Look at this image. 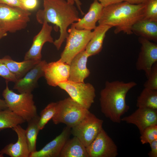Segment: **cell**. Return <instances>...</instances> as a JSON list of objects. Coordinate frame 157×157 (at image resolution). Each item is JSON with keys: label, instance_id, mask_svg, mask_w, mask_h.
Instances as JSON below:
<instances>
[{"label": "cell", "instance_id": "12", "mask_svg": "<svg viewBox=\"0 0 157 157\" xmlns=\"http://www.w3.org/2000/svg\"><path fill=\"white\" fill-rule=\"evenodd\" d=\"M47 63L41 60L29 70L22 78L15 83L13 88L20 93H31L36 87L38 81L44 76V68Z\"/></svg>", "mask_w": 157, "mask_h": 157}, {"label": "cell", "instance_id": "25", "mask_svg": "<svg viewBox=\"0 0 157 157\" xmlns=\"http://www.w3.org/2000/svg\"><path fill=\"white\" fill-rule=\"evenodd\" d=\"M40 116H36L28 122L27 127L25 130V134L29 149L30 153L36 151V140L40 130L38 127Z\"/></svg>", "mask_w": 157, "mask_h": 157}, {"label": "cell", "instance_id": "37", "mask_svg": "<svg viewBox=\"0 0 157 157\" xmlns=\"http://www.w3.org/2000/svg\"><path fill=\"white\" fill-rule=\"evenodd\" d=\"M75 3H76V6L79 10L80 11L81 15H83L84 14V13L82 11L81 8V5L82 3L79 0H74Z\"/></svg>", "mask_w": 157, "mask_h": 157}, {"label": "cell", "instance_id": "4", "mask_svg": "<svg viewBox=\"0 0 157 157\" xmlns=\"http://www.w3.org/2000/svg\"><path fill=\"white\" fill-rule=\"evenodd\" d=\"M2 92L8 108L28 122L37 115V108L31 93L17 94L10 89L8 82Z\"/></svg>", "mask_w": 157, "mask_h": 157}, {"label": "cell", "instance_id": "36", "mask_svg": "<svg viewBox=\"0 0 157 157\" xmlns=\"http://www.w3.org/2000/svg\"><path fill=\"white\" fill-rule=\"evenodd\" d=\"M148 0H123L129 3L133 4H138L143 3L146 2Z\"/></svg>", "mask_w": 157, "mask_h": 157}, {"label": "cell", "instance_id": "30", "mask_svg": "<svg viewBox=\"0 0 157 157\" xmlns=\"http://www.w3.org/2000/svg\"><path fill=\"white\" fill-rule=\"evenodd\" d=\"M147 78L144 84V88L157 90V62L152 66Z\"/></svg>", "mask_w": 157, "mask_h": 157}, {"label": "cell", "instance_id": "29", "mask_svg": "<svg viewBox=\"0 0 157 157\" xmlns=\"http://www.w3.org/2000/svg\"><path fill=\"white\" fill-rule=\"evenodd\" d=\"M145 3L144 18L157 21V0H148Z\"/></svg>", "mask_w": 157, "mask_h": 157}, {"label": "cell", "instance_id": "10", "mask_svg": "<svg viewBox=\"0 0 157 157\" xmlns=\"http://www.w3.org/2000/svg\"><path fill=\"white\" fill-rule=\"evenodd\" d=\"M86 149L89 157H116L118 154L117 146L103 129Z\"/></svg>", "mask_w": 157, "mask_h": 157}, {"label": "cell", "instance_id": "17", "mask_svg": "<svg viewBox=\"0 0 157 157\" xmlns=\"http://www.w3.org/2000/svg\"><path fill=\"white\" fill-rule=\"evenodd\" d=\"M12 129L16 133L17 140L15 143L7 145L0 151V154L11 157H29L30 154L25 134V130L20 124Z\"/></svg>", "mask_w": 157, "mask_h": 157}, {"label": "cell", "instance_id": "28", "mask_svg": "<svg viewBox=\"0 0 157 157\" xmlns=\"http://www.w3.org/2000/svg\"><path fill=\"white\" fill-rule=\"evenodd\" d=\"M140 134V139L142 144L150 143L157 139V124L147 127Z\"/></svg>", "mask_w": 157, "mask_h": 157}, {"label": "cell", "instance_id": "21", "mask_svg": "<svg viewBox=\"0 0 157 157\" xmlns=\"http://www.w3.org/2000/svg\"><path fill=\"white\" fill-rule=\"evenodd\" d=\"M1 59L17 80L22 78L41 61L29 60H24L22 62H17L13 60L8 56H5Z\"/></svg>", "mask_w": 157, "mask_h": 157}, {"label": "cell", "instance_id": "7", "mask_svg": "<svg viewBox=\"0 0 157 157\" xmlns=\"http://www.w3.org/2000/svg\"><path fill=\"white\" fill-rule=\"evenodd\" d=\"M67 32L68 35L66 39V44L60 59L69 65L75 56L85 50L94 35V32L78 30L72 25Z\"/></svg>", "mask_w": 157, "mask_h": 157}, {"label": "cell", "instance_id": "1", "mask_svg": "<svg viewBox=\"0 0 157 157\" xmlns=\"http://www.w3.org/2000/svg\"><path fill=\"white\" fill-rule=\"evenodd\" d=\"M43 0V8L38 11L36 19L40 24L50 23L59 28V37L53 43L58 50L68 35V27L80 19L79 12L74 4L67 0Z\"/></svg>", "mask_w": 157, "mask_h": 157}, {"label": "cell", "instance_id": "18", "mask_svg": "<svg viewBox=\"0 0 157 157\" xmlns=\"http://www.w3.org/2000/svg\"><path fill=\"white\" fill-rule=\"evenodd\" d=\"M89 57L85 50L77 54L73 58L70 64L69 81L78 83L84 82V79L90 74L87 67L88 59Z\"/></svg>", "mask_w": 157, "mask_h": 157}, {"label": "cell", "instance_id": "24", "mask_svg": "<svg viewBox=\"0 0 157 157\" xmlns=\"http://www.w3.org/2000/svg\"><path fill=\"white\" fill-rule=\"evenodd\" d=\"M136 105L138 108L157 110V90L144 88L138 97Z\"/></svg>", "mask_w": 157, "mask_h": 157}, {"label": "cell", "instance_id": "41", "mask_svg": "<svg viewBox=\"0 0 157 157\" xmlns=\"http://www.w3.org/2000/svg\"><path fill=\"white\" fill-rule=\"evenodd\" d=\"M3 157V155L0 154V157Z\"/></svg>", "mask_w": 157, "mask_h": 157}, {"label": "cell", "instance_id": "34", "mask_svg": "<svg viewBox=\"0 0 157 157\" xmlns=\"http://www.w3.org/2000/svg\"><path fill=\"white\" fill-rule=\"evenodd\" d=\"M151 150L148 153L149 157H157V139L149 143Z\"/></svg>", "mask_w": 157, "mask_h": 157}, {"label": "cell", "instance_id": "3", "mask_svg": "<svg viewBox=\"0 0 157 157\" xmlns=\"http://www.w3.org/2000/svg\"><path fill=\"white\" fill-rule=\"evenodd\" d=\"M137 84L134 81L106 82L101 91L99 99L101 111L106 117L113 122H121V116L129 109L126 102V94Z\"/></svg>", "mask_w": 157, "mask_h": 157}, {"label": "cell", "instance_id": "16", "mask_svg": "<svg viewBox=\"0 0 157 157\" xmlns=\"http://www.w3.org/2000/svg\"><path fill=\"white\" fill-rule=\"evenodd\" d=\"M71 128L66 126L61 133L40 150L31 153L29 157H58L70 134Z\"/></svg>", "mask_w": 157, "mask_h": 157}, {"label": "cell", "instance_id": "11", "mask_svg": "<svg viewBox=\"0 0 157 157\" xmlns=\"http://www.w3.org/2000/svg\"><path fill=\"white\" fill-rule=\"evenodd\" d=\"M138 41L141 44L140 51L136 63V67L143 71L147 78L153 65L157 62V44L156 43L140 37Z\"/></svg>", "mask_w": 157, "mask_h": 157}, {"label": "cell", "instance_id": "23", "mask_svg": "<svg viewBox=\"0 0 157 157\" xmlns=\"http://www.w3.org/2000/svg\"><path fill=\"white\" fill-rule=\"evenodd\" d=\"M60 157H89L86 147L76 137L68 139L64 145Z\"/></svg>", "mask_w": 157, "mask_h": 157}, {"label": "cell", "instance_id": "31", "mask_svg": "<svg viewBox=\"0 0 157 157\" xmlns=\"http://www.w3.org/2000/svg\"><path fill=\"white\" fill-rule=\"evenodd\" d=\"M0 76L5 79L6 81L8 82L15 83L17 80L1 59H0Z\"/></svg>", "mask_w": 157, "mask_h": 157}, {"label": "cell", "instance_id": "9", "mask_svg": "<svg viewBox=\"0 0 157 157\" xmlns=\"http://www.w3.org/2000/svg\"><path fill=\"white\" fill-rule=\"evenodd\" d=\"M57 86L66 91L72 99L88 110L94 102L95 90L90 83L68 80L59 83Z\"/></svg>", "mask_w": 157, "mask_h": 157}, {"label": "cell", "instance_id": "13", "mask_svg": "<svg viewBox=\"0 0 157 157\" xmlns=\"http://www.w3.org/2000/svg\"><path fill=\"white\" fill-rule=\"evenodd\" d=\"M42 24L41 30L34 37L31 47L25 54L24 60H42L41 51L44 44L47 42L53 43L51 35L52 26L46 22Z\"/></svg>", "mask_w": 157, "mask_h": 157}, {"label": "cell", "instance_id": "35", "mask_svg": "<svg viewBox=\"0 0 157 157\" xmlns=\"http://www.w3.org/2000/svg\"><path fill=\"white\" fill-rule=\"evenodd\" d=\"M104 7L123 1V0H97Z\"/></svg>", "mask_w": 157, "mask_h": 157}, {"label": "cell", "instance_id": "39", "mask_svg": "<svg viewBox=\"0 0 157 157\" xmlns=\"http://www.w3.org/2000/svg\"><path fill=\"white\" fill-rule=\"evenodd\" d=\"M7 32L2 28H0V40L6 36Z\"/></svg>", "mask_w": 157, "mask_h": 157}, {"label": "cell", "instance_id": "14", "mask_svg": "<svg viewBox=\"0 0 157 157\" xmlns=\"http://www.w3.org/2000/svg\"><path fill=\"white\" fill-rule=\"evenodd\" d=\"M69 70V65L59 59L47 63L44 68V77L48 85L56 87L59 83L68 80Z\"/></svg>", "mask_w": 157, "mask_h": 157}, {"label": "cell", "instance_id": "38", "mask_svg": "<svg viewBox=\"0 0 157 157\" xmlns=\"http://www.w3.org/2000/svg\"><path fill=\"white\" fill-rule=\"evenodd\" d=\"M7 108H8L4 100L0 98V110H4Z\"/></svg>", "mask_w": 157, "mask_h": 157}, {"label": "cell", "instance_id": "32", "mask_svg": "<svg viewBox=\"0 0 157 157\" xmlns=\"http://www.w3.org/2000/svg\"><path fill=\"white\" fill-rule=\"evenodd\" d=\"M22 2L24 9L28 11L35 9L38 3V0H24Z\"/></svg>", "mask_w": 157, "mask_h": 157}, {"label": "cell", "instance_id": "40", "mask_svg": "<svg viewBox=\"0 0 157 157\" xmlns=\"http://www.w3.org/2000/svg\"><path fill=\"white\" fill-rule=\"evenodd\" d=\"M67 1L72 4H74L75 2L74 0H67Z\"/></svg>", "mask_w": 157, "mask_h": 157}, {"label": "cell", "instance_id": "22", "mask_svg": "<svg viewBox=\"0 0 157 157\" xmlns=\"http://www.w3.org/2000/svg\"><path fill=\"white\" fill-rule=\"evenodd\" d=\"M111 27L107 25H100L94 30V35L85 49L89 57L96 55L102 50L106 33Z\"/></svg>", "mask_w": 157, "mask_h": 157}, {"label": "cell", "instance_id": "20", "mask_svg": "<svg viewBox=\"0 0 157 157\" xmlns=\"http://www.w3.org/2000/svg\"><path fill=\"white\" fill-rule=\"evenodd\" d=\"M132 31L137 35L157 41V21L143 18L133 24Z\"/></svg>", "mask_w": 157, "mask_h": 157}, {"label": "cell", "instance_id": "26", "mask_svg": "<svg viewBox=\"0 0 157 157\" xmlns=\"http://www.w3.org/2000/svg\"><path fill=\"white\" fill-rule=\"evenodd\" d=\"M25 122L8 108L0 110V131L6 129H12Z\"/></svg>", "mask_w": 157, "mask_h": 157}, {"label": "cell", "instance_id": "33", "mask_svg": "<svg viewBox=\"0 0 157 157\" xmlns=\"http://www.w3.org/2000/svg\"><path fill=\"white\" fill-rule=\"evenodd\" d=\"M0 3L25 10L22 2L19 0H0Z\"/></svg>", "mask_w": 157, "mask_h": 157}, {"label": "cell", "instance_id": "8", "mask_svg": "<svg viewBox=\"0 0 157 157\" xmlns=\"http://www.w3.org/2000/svg\"><path fill=\"white\" fill-rule=\"evenodd\" d=\"M103 121L90 111L77 125L71 128V133L87 147L102 129Z\"/></svg>", "mask_w": 157, "mask_h": 157}, {"label": "cell", "instance_id": "42", "mask_svg": "<svg viewBox=\"0 0 157 157\" xmlns=\"http://www.w3.org/2000/svg\"><path fill=\"white\" fill-rule=\"evenodd\" d=\"M19 1H20L21 2H22V1H23L24 0H19Z\"/></svg>", "mask_w": 157, "mask_h": 157}, {"label": "cell", "instance_id": "5", "mask_svg": "<svg viewBox=\"0 0 157 157\" xmlns=\"http://www.w3.org/2000/svg\"><path fill=\"white\" fill-rule=\"evenodd\" d=\"M56 103L55 113L52 119L53 123L55 124L63 123L71 129L78 124L90 111L70 97Z\"/></svg>", "mask_w": 157, "mask_h": 157}, {"label": "cell", "instance_id": "19", "mask_svg": "<svg viewBox=\"0 0 157 157\" xmlns=\"http://www.w3.org/2000/svg\"><path fill=\"white\" fill-rule=\"evenodd\" d=\"M104 7L99 1L94 0L84 17L72 25L78 30H94L97 26V22L101 17Z\"/></svg>", "mask_w": 157, "mask_h": 157}, {"label": "cell", "instance_id": "27", "mask_svg": "<svg viewBox=\"0 0 157 157\" xmlns=\"http://www.w3.org/2000/svg\"><path fill=\"white\" fill-rule=\"evenodd\" d=\"M56 104V102L51 103L41 111L38 122V127L40 130L42 129L53 117L55 113Z\"/></svg>", "mask_w": 157, "mask_h": 157}, {"label": "cell", "instance_id": "15", "mask_svg": "<svg viewBox=\"0 0 157 157\" xmlns=\"http://www.w3.org/2000/svg\"><path fill=\"white\" fill-rule=\"evenodd\" d=\"M121 120L135 125L141 134L147 127L157 124V110L138 108L131 115L121 118Z\"/></svg>", "mask_w": 157, "mask_h": 157}, {"label": "cell", "instance_id": "2", "mask_svg": "<svg viewBox=\"0 0 157 157\" xmlns=\"http://www.w3.org/2000/svg\"><path fill=\"white\" fill-rule=\"evenodd\" d=\"M145 7V3L133 4L124 1L104 7L99 25L115 27V34L123 32L131 35L133 24L144 18Z\"/></svg>", "mask_w": 157, "mask_h": 157}, {"label": "cell", "instance_id": "6", "mask_svg": "<svg viewBox=\"0 0 157 157\" xmlns=\"http://www.w3.org/2000/svg\"><path fill=\"white\" fill-rule=\"evenodd\" d=\"M31 15L28 11L0 3V28L11 33L24 29Z\"/></svg>", "mask_w": 157, "mask_h": 157}]
</instances>
